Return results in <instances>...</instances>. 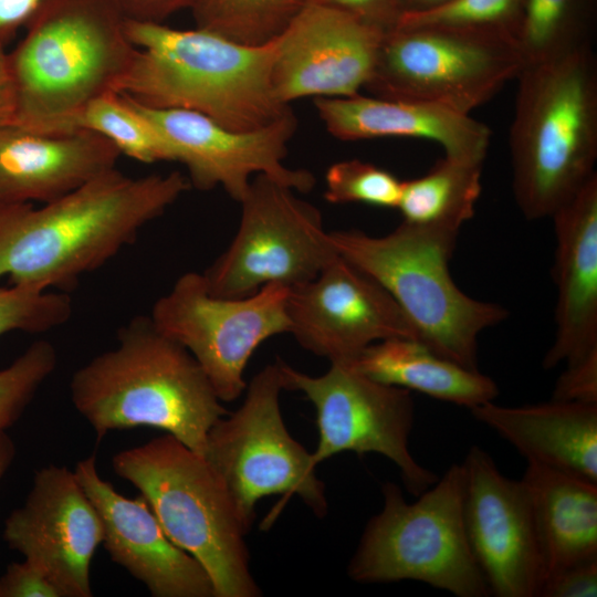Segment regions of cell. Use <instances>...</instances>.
I'll list each match as a JSON object with an SVG mask.
<instances>
[{
    "instance_id": "cell-40",
    "label": "cell",
    "mask_w": 597,
    "mask_h": 597,
    "mask_svg": "<svg viewBox=\"0 0 597 597\" xmlns=\"http://www.w3.org/2000/svg\"><path fill=\"white\" fill-rule=\"evenodd\" d=\"M15 455V446L12 439L6 433L0 432V480L11 465Z\"/></svg>"
},
{
    "instance_id": "cell-27",
    "label": "cell",
    "mask_w": 597,
    "mask_h": 597,
    "mask_svg": "<svg viewBox=\"0 0 597 597\" xmlns=\"http://www.w3.org/2000/svg\"><path fill=\"white\" fill-rule=\"evenodd\" d=\"M515 42L526 64L593 48L590 0H523Z\"/></svg>"
},
{
    "instance_id": "cell-34",
    "label": "cell",
    "mask_w": 597,
    "mask_h": 597,
    "mask_svg": "<svg viewBox=\"0 0 597 597\" xmlns=\"http://www.w3.org/2000/svg\"><path fill=\"white\" fill-rule=\"evenodd\" d=\"M0 597H62L45 573L23 559L8 565L0 576Z\"/></svg>"
},
{
    "instance_id": "cell-32",
    "label": "cell",
    "mask_w": 597,
    "mask_h": 597,
    "mask_svg": "<svg viewBox=\"0 0 597 597\" xmlns=\"http://www.w3.org/2000/svg\"><path fill=\"white\" fill-rule=\"evenodd\" d=\"M402 181L391 172L359 159L342 160L325 174V199L331 203L359 202L398 207Z\"/></svg>"
},
{
    "instance_id": "cell-29",
    "label": "cell",
    "mask_w": 597,
    "mask_h": 597,
    "mask_svg": "<svg viewBox=\"0 0 597 597\" xmlns=\"http://www.w3.org/2000/svg\"><path fill=\"white\" fill-rule=\"evenodd\" d=\"M303 2L298 0H196V28L249 46L273 42Z\"/></svg>"
},
{
    "instance_id": "cell-20",
    "label": "cell",
    "mask_w": 597,
    "mask_h": 597,
    "mask_svg": "<svg viewBox=\"0 0 597 597\" xmlns=\"http://www.w3.org/2000/svg\"><path fill=\"white\" fill-rule=\"evenodd\" d=\"M555 335L543 367L597 364V175L551 217Z\"/></svg>"
},
{
    "instance_id": "cell-31",
    "label": "cell",
    "mask_w": 597,
    "mask_h": 597,
    "mask_svg": "<svg viewBox=\"0 0 597 597\" xmlns=\"http://www.w3.org/2000/svg\"><path fill=\"white\" fill-rule=\"evenodd\" d=\"M57 364L54 346L33 342L8 367L0 370V432L13 426Z\"/></svg>"
},
{
    "instance_id": "cell-2",
    "label": "cell",
    "mask_w": 597,
    "mask_h": 597,
    "mask_svg": "<svg viewBox=\"0 0 597 597\" xmlns=\"http://www.w3.org/2000/svg\"><path fill=\"white\" fill-rule=\"evenodd\" d=\"M71 400L97 439L114 430H164L202 454L212 425L229 412L195 357L137 315L112 349L74 371Z\"/></svg>"
},
{
    "instance_id": "cell-14",
    "label": "cell",
    "mask_w": 597,
    "mask_h": 597,
    "mask_svg": "<svg viewBox=\"0 0 597 597\" xmlns=\"http://www.w3.org/2000/svg\"><path fill=\"white\" fill-rule=\"evenodd\" d=\"M129 98L165 137L172 161L185 165L190 186L200 190L221 187L240 202L256 175L298 192H308L315 185L308 170L284 165L297 127L293 112L258 129L234 130L196 112L153 108Z\"/></svg>"
},
{
    "instance_id": "cell-30",
    "label": "cell",
    "mask_w": 597,
    "mask_h": 597,
    "mask_svg": "<svg viewBox=\"0 0 597 597\" xmlns=\"http://www.w3.org/2000/svg\"><path fill=\"white\" fill-rule=\"evenodd\" d=\"M523 0H451L402 13L395 25L449 27L504 34L515 40Z\"/></svg>"
},
{
    "instance_id": "cell-8",
    "label": "cell",
    "mask_w": 597,
    "mask_h": 597,
    "mask_svg": "<svg viewBox=\"0 0 597 597\" xmlns=\"http://www.w3.org/2000/svg\"><path fill=\"white\" fill-rule=\"evenodd\" d=\"M463 493L462 463L450 465L411 503L386 482L383 509L367 522L348 576L360 584L416 580L457 597L491 595L465 535Z\"/></svg>"
},
{
    "instance_id": "cell-15",
    "label": "cell",
    "mask_w": 597,
    "mask_h": 597,
    "mask_svg": "<svg viewBox=\"0 0 597 597\" xmlns=\"http://www.w3.org/2000/svg\"><path fill=\"white\" fill-rule=\"evenodd\" d=\"M462 465L464 531L490 593L538 597L544 570L523 481L503 475L479 446L469 449Z\"/></svg>"
},
{
    "instance_id": "cell-26",
    "label": "cell",
    "mask_w": 597,
    "mask_h": 597,
    "mask_svg": "<svg viewBox=\"0 0 597 597\" xmlns=\"http://www.w3.org/2000/svg\"><path fill=\"white\" fill-rule=\"evenodd\" d=\"M482 164L444 156L426 175L402 181L404 222L460 231L480 198Z\"/></svg>"
},
{
    "instance_id": "cell-33",
    "label": "cell",
    "mask_w": 597,
    "mask_h": 597,
    "mask_svg": "<svg viewBox=\"0 0 597 597\" xmlns=\"http://www.w3.org/2000/svg\"><path fill=\"white\" fill-rule=\"evenodd\" d=\"M71 314L72 302L65 292L0 287V336L14 331L44 333L66 323Z\"/></svg>"
},
{
    "instance_id": "cell-17",
    "label": "cell",
    "mask_w": 597,
    "mask_h": 597,
    "mask_svg": "<svg viewBox=\"0 0 597 597\" xmlns=\"http://www.w3.org/2000/svg\"><path fill=\"white\" fill-rule=\"evenodd\" d=\"M3 540L41 568L62 597H91V562L103 526L74 470L50 464L36 471L24 504L4 522Z\"/></svg>"
},
{
    "instance_id": "cell-10",
    "label": "cell",
    "mask_w": 597,
    "mask_h": 597,
    "mask_svg": "<svg viewBox=\"0 0 597 597\" xmlns=\"http://www.w3.org/2000/svg\"><path fill=\"white\" fill-rule=\"evenodd\" d=\"M245 389L238 410L212 425L202 453L226 484L242 521L250 528L258 501L273 494H295L315 515L324 516V483L311 453L283 421L279 362L261 369Z\"/></svg>"
},
{
    "instance_id": "cell-4",
    "label": "cell",
    "mask_w": 597,
    "mask_h": 597,
    "mask_svg": "<svg viewBox=\"0 0 597 597\" xmlns=\"http://www.w3.org/2000/svg\"><path fill=\"white\" fill-rule=\"evenodd\" d=\"M8 52L13 124L65 133L93 100L116 92L136 57L125 19L108 0H49Z\"/></svg>"
},
{
    "instance_id": "cell-6",
    "label": "cell",
    "mask_w": 597,
    "mask_h": 597,
    "mask_svg": "<svg viewBox=\"0 0 597 597\" xmlns=\"http://www.w3.org/2000/svg\"><path fill=\"white\" fill-rule=\"evenodd\" d=\"M458 230L401 222L390 233L328 232L338 254L378 282L437 355L478 370V339L509 313L462 292L449 271Z\"/></svg>"
},
{
    "instance_id": "cell-21",
    "label": "cell",
    "mask_w": 597,
    "mask_h": 597,
    "mask_svg": "<svg viewBox=\"0 0 597 597\" xmlns=\"http://www.w3.org/2000/svg\"><path fill=\"white\" fill-rule=\"evenodd\" d=\"M121 156L112 142L88 130L1 126L0 202L53 201L116 168Z\"/></svg>"
},
{
    "instance_id": "cell-35",
    "label": "cell",
    "mask_w": 597,
    "mask_h": 597,
    "mask_svg": "<svg viewBox=\"0 0 597 597\" xmlns=\"http://www.w3.org/2000/svg\"><path fill=\"white\" fill-rule=\"evenodd\" d=\"M597 559L569 566L548 577L541 597H596Z\"/></svg>"
},
{
    "instance_id": "cell-3",
    "label": "cell",
    "mask_w": 597,
    "mask_h": 597,
    "mask_svg": "<svg viewBox=\"0 0 597 597\" xmlns=\"http://www.w3.org/2000/svg\"><path fill=\"white\" fill-rule=\"evenodd\" d=\"M138 49L117 87L142 105L202 114L234 130L264 127L293 112L272 83L274 41L242 45L202 29L125 20Z\"/></svg>"
},
{
    "instance_id": "cell-12",
    "label": "cell",
    "mask_w": 597,
    "mask_h": 597,
    "mask_svg": "<svg viewBox=\"0 0 597 597\" xmlns=\"http://www.w3.org/2000/svg\"><path fill=\"white\" fill-rule=\"evenodd\" d=\"M287 294L270 283L244 297L216 296L202 273L187 272L155 302L150 317L195 357L218 398L233 401L247 388L243 373L258 346L290 333Z\"/></svg>"
},
{
    "instance_id": "cell-37",
    "label": "cell",
    "mask_w": 597,
    "mask_h": 597,
    "mask_svg": "<svg viewBox=\"0 0 597 597\" xmlns=\"http://www.w3.org/2000/svg\"><path fill=\"white\" fill-rule=\"evenodd\" d=\"M126 21L164 23L176 12L191 9L196 0H108Z\"/></svg>"
},
{
    "instance_id": "cell-22",
    "label": "cell",
    "mask_w": 597,
    "mask_h": 597,
    "mask_svg": "<svg viewBox=\"0 0 597 597\" xmlns=\"http://www.w3.org/2000/svg\"><path fill=\"white\" fill-rule=\"evenodd\" d=\"M315 108L327 132L341 140L422 138L441 146L447 157L480 164L490 146L486 125L437 104L356 94L318 97Z\"/></svg>"
},
{
    "instance_id": "cell-42",
    "label": "cell",
    "mask_w": 597,
    "mask_h": 597,
    "mask_svg": "<svg viewBox=\"0 0 597 597\" xmlns=\"http://www.w3.org/2000/svg\"><path fill=\"white\" fill-rule=\"evenodd\" d=\"M298 1H301V2H303V3H304V2H306L307 0H298Z\"/></svg>"
},
{
    "instance_id": "cell-11",
    "label": "cell",
    "mask_w": 597,
    "mask_h": 597,
    "mask_svg": "<svg viewBox=\"0 0 597 597\" xmlns=\"http://www.w3.org/2000/svg\"><path fill=\"white\" fill-rule=\"evenodd\" d=\"M239 229L228 249L202 273L210 294L249 296L279 283H306L338 255L320 210L295 190L256 175L239 202Z\"/></svg>"
},
{
    "instance_id": "cell-41",
    "label": "cell",
    "mask_w": 597,
    "mask_h": 597,
    "mask_svg": "<svg viewBox=\"0 0 597 597\" xmlns=\"http://www.w3.org/2000/svg\"><path fill=\"white\" fill-rule=\"evenodd\" d=\"M449 1L451 0H399L401 14L405 12L428 10Z\"/></svg>"
},
{
    "instance_id": "cell-5",
    "label": "cell",
    "mask_w": 597,
    "mask_h": 597,
    "mask_svg": "<svg viewBox=\"0 0 597 597\" xmlns=\"http://www.w3.org/2000/svg\"><path fill=\"white\" fill-rule=\"evenodd\" d=\"M510 129L512 186L527 220L552 214L596 174L597 60L593 48L526 64Z\"/></svg>"
},
{
    "instance_id": "cell-7",
    "label": "cell",
    "mask_w": 597,
    "mask_h": 597,
    "mask_svg": "<svg viewBox=\"0 0 597 597\" xmlns=\"http://www.w3.org/2000/svg\"><path fill=\"white\" fill-rule=\"evenodd\" d=\"M114 472L142 494L166 535L208 573L214 597H258L242 521L206 460L169 433L118 451Z\"/></svg>"
},
{
    "instance_id": "cell-13",
    "label": "cell",
    "mask_w": 597,
    "mask_h": 597,
    "mask_svg": "<svg viewBox=\"0 0 597 597\" xmlns=\"http://www.w3.org/2000/svg\"><path fill=\"white\" fill-rule=\"evenodd\" d=\"M284 389L298 390L316 411L315 467L341 452L378 453L399 469L406 489L418 496L438 475L417 462L409 449L415 421L411 391L376 381L347 364L331 363L320 376L277 360Z\"/></svg>"
},
{
    "instance_id": "cell-18",
    "label": "cell",
    "mask_w": 597,
    "mask_h": 597,
    "mask_svg": "<svg viewBox=\"0 0 597 597\" xmlns=\"http://www.w3.org/2000/svg\"><path fill=\"white\" fill-rule=\"evenodd\" d=\"M385 30L327 6L304 2L274 40L272 83L291 104L302 97L359 94L376 62Z\"/></svg>"
},
{
    "instance_id": "cell-19",
    "label": "cell",
    "mask_w": 597,
    "mask_h": 597,
    "mask_svg": "<svg viewBox=\"0 0 597 597\" xmlns=\"http://www.w3.org/2000/svg\"><path fill=\"white\" fill-rule=\"evenodd\" d=\"M74 473L96 509L102 544L111 559L143 583L154 597H214L202 565L164 532L142 494L126 498L97 470L96 455L80 460Z\"/></svg>"
},
{
    "instance_id": "cell-23",
    "label": "cell",
    "mask_w": 597,
    "mask_h": 597,
    "mask_svg": "<svg viewBox=\"0 0 597 597\" xmlns=\"http://www.w3.org/2000/svg\"><path fill=\"white\" fill-rule=\"evenodd\" d=\"M470 412L527 462L597 483V404L551 399L507 407L494 400Z\"/></svg>"
},
{
    "instance_id": "cell-25",
    "label": "cell",
    "mask_w": 597,
    "mask_h": 597,
    "mask_svg": "<svg viewBox=\"0 0 597 597\" xmlns=\"http://www.w3.org/2000/svg\"><path fill=\"white\" fill-rule=\"evenodd\" d=\"M347 365L376 381L469 410L494 401L499 395L491 377L441 357L412 338L394 337L374 343Z\"/></svg>"
},
{
    "instance_id": "cell-1",
    "label": "cell",
    "mask_w": 597,
    "mask_h": 597,
    "mask_svg": "<svg viewBox=\"0 0 597 597\" xmlns=\"http://www.w3.org/2000/svg\"><path fill=\"white\" fill-rule=\"evenodd\" d=\"M190 187L179 171L134 178L114 168L40 208L0 202V279L66 292Z\"/></svg>"
},
{
    "instance_id": "cell-24",
    "label": "cell",
    "mask_w": 597,
    "mask_h": 597,
    "mask_svg": "<svg viewBox=\"0 0 597 597\" xmlns=\"http://www.w3.org/2000/svg\"><path fill=\"white\" fill-rule=\"evenodd\" d=\"M521 480L532 504L543 583L597 559V483L532 462Z\"/></svg>"
},
{
    "instance_id": "cell-38",
    "label": "cell",
    "mask_w": 597,
    "mask_h": 597,
    "mask_svg": "<svg viewBox=\"0 0 597 597\" xmlns=\"http://www.w3.org/2000/svg\"><path fill=\"white\" fill-rule=\"evenodd\" d=\"M49 0H0V49L25 28Z\"/></svg>"
},
{
    "instance_id": "cell-9",
    "label": "cell",
    "mask_w": 597,
    "mask_h": 597,
    "mask_svg": "<svg viewBox=\"0 0 597 597\" xmlns=\"http://www.w3.org/2000/svg\"><path fill=\"white\" fill-rule=\"evenodd\" d=\"M525 65L515 40L504 34L394 25L383 35L364 88L375 97L431 103L470 115Z\"/></svg>"
},
{
    "instance_id": "cell-39",
    "label": "cell",
    "mask_w": 597,
    "mask_h": 597,
    "mask_svg": "<svg viewBox=\"0 0 597 597\" xmlns=\"http://www.w3.org/2000/svg\"><path fill=\"white\" fill-rule=\"evenodd\" d=\"M15 94L10 72L8 52L0 49V127L13 124Z\"/></svg>"
},
{
    "instance_id": "cell-28",
    "label": "cell",
    "mask_w": 597,
    "mask_h": 597,
    "mask_svg": "<svg viewBox=\"0 0 597 597\" xmlns=\"http://www.w3.org/2000/svg\"><path fill=\"white\" fill-rule=\"evenodd\" d=\"M88 130L112 142L122 155L151 164L172 161L171 149L154 123L126 95L104 94L88 103L67 132Z\"/></svg>"
},
{
    "instance_id": "cell-36",
    "label": "cell",
    "mask_w": 597,
    "mask_h": 597,
    "mask_svg": "<svg viewBox=\"0 0 597 597\" xmlns=\"http://www.w3.org/2000/svg\"><path fill=\"white\" fill-rule=\"evenodd\" d=\"M355 15L383 30L395 25L401 14L399 0H307ZM306 1V2H307Z\"/></svg>"
},
{
    "instance_id": "cell-16",
    "label": "cell",
    "mask_w": 597,
    "mask_h": 597,
    "mask_svg": "<svg viewBox=\"0 0 597 597\" xmlns=\"http://www.w3.org/2000/svg\"><path fill=\"white\" fill-rule=\"evenodd\" d=\"M290 334L306 350L348 364L369 345L416 331L373 277L339 254L313 280L289 289Z\"/></svg>"
}]
</instances>
